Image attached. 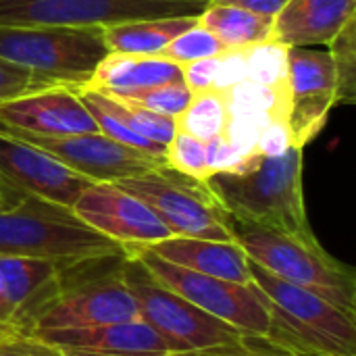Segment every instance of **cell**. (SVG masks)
<instances>
[{
  "label": "cell",
  "mask_w": 356,
  "mask_h": 356,
  "mask_svg": "<svg viewBox=\"0 0 356 356\" xmlns=\"http://www.w3.org/2000/svg\"><path fill=\"white\" fill-rule=\"evenodd\" d=\"M125 254L138 259L154 280H159L163 286L179 294L194 307L202 309L204 313L217 317L219 321L236 327L250 338H269V309L263 302L261 294L252 288V284H236L194 273L154 257L146 248H134Z\"/></svg>",
  "instance_id": "obj_9"
},
{
  "label": "cell",
  "mask_w": 356,
  "mask_h": 356,
  "mask_svg": "<svg viewBox=\"0 0 356 356\" xmlns=\"http://www.w3.org/2000/svg\"><path fill=\"white\" fill-rule=\"evenodd\" d=\"M13 334H19L15 323H13V317H10V311L6 307V300H4V294H2V286H0V340L6 338V336H13Z\"/></svg>",
  "instance_id": "obj_37"
},
{
  "label": "cell",
  "mask_w": 356,
  "mask_h": 356,
  "mask_svg": "<svg viewBox=\"0 0 356 356\" xmlns=\"http://www.w3.org/2000/svg\"><path fill=\"white\" fill-rule=\"evenodd\" d=\"M196 23V17L136 19L102 27L108 52L161 54L167 44Z\"/></svg>",
  "instance_id": "obj_22"
},
{
  "label": "cell",
  "mask_w": 356,
  "mask_h": 356,
  "mask_svg": "<svg viewBox=\"0 0 356 356\" xmlns=\"http://www.w3.org/2000/svg\"><path fill=\"white\" fill-rule=\"evenodd\" d=\"M65 265L71 263H58L38 257L0 254V286L17 332L23 313L38 300V296H42L52 286Z\"/></svg>",
  "instance_id": "obj_20"
},
{
  "label": "cell",
  "mask_w": 356,
  "mask_h": 356,
  "mask_svg": "<svg viewBox=\"0 0 356 356\" xmlns=\"http://www.w3.org/2000/svg\"><path fill=\"white\" fill-rule=\"evenodd\" d=\"M144 248L181 269L236 284H250V261L236 242L171 236Z\"/></svg>",
  "instance_id": "obj_17"
},
{
  "label": "cell",
  "mask_w": 356,
  "mask_h": 356,
  "mask_svg": "<svg viewBox=\"0 0 356 356\" xmlns=\"http://www.w3.org/2000/svg\"><path fill=\"white\" fill-rule=\"evenodd\" d=\"M288 117L296 148H307L327 125L336 106V73L330 50L292 46L288 50Z\"/></svg>",
  "instance_id": "obj_13"
},
{
  "label": "cell",
  "mask_w": 356,
  "mask_h": 356,
  "mask_svg": "<svg viewBox=\"0 0 356 356\" xmlns=\"http://www.w3.org/2000/svg\"><path fill=\"white\" fill-rule=\"evenodd\" d=\"M211 2H221V4H234V6H242L267 17H277L280 10L290 2V0H211Z\"/></svg>",
  "instance_id": "obj_36"
},
{
  "label": "cell",
  "mask_w": 356,
  "mask_h": 356,
  "mask_svg": "<svg viewBox=\"0 0 356 356\" xmlns=\"http://www.w3.org/2000/svg\"><path fill=\"white\" fill-rule=\"evenodd\" d=\"M0 254L79 263L119 257L125 250L81 223L71 209L19 196L13 204L0 207Z\"/></svg>",
  "instance_id": "obj_5"
},
{
  "label": "cell",
  "mask_w": 356,
  "mask_h": 356,
  "mask_svg": "<svg viewBox=\"0 0 356 356\" xmlns=\"http://www.w3.org/2000/svg\"><path fill=\"white\" fill-rule=\"evenodd\" d=\"M167 356H275V355H263L259 350L248 348V350H240V353H229V350H204V353H171ZM286 356V355H284Z\"/></svg>",
  "instance_id": "obj_38"
},
{
  "label": "cell",
  "mask_w": 356,
  "mask_h": 356,
  "mask_svg": "<svg viewBox=\"0 0 356 356\" xmlns=\"http://www.w3.org/2000/svg\"><path fill=\"white\" fill-rule=\"evenodd\" d=\"M248 79V63H246V48H232L219 54V67L215 75L213 90L225 94L240 81Z\"/></svg>",
  "instance_id": "obj_32"
},
{
  "label": "cell",
  "mask_w": 356,
  "mask_h": 356,
  "mask_svg": "<svg viewBox=\"0 0 356 356\" xmlns=\"http://www.w3.org/2000/svg\"><path fill=\"white\" fill-rule=\"evenodd\" d=\"M234 242L246 252L248 261L273 277L315 292L338 309L356 315L355 269L334 259L315 236L302 238L267 229L229 217Z\"/></svg>",
  "instance_id": "obj_4"
},
{
  "label": "cell",
  "mask_w": 356,
  "mask_h": 356,
  "mask_svg": "<svg viewBox=\"0 0 356 356\" xmlns=\"http://www.w3.org/2000/svg\"><path fill=\"white\" fill-rule=\"evenodd\" d=\"M223 52H225L223 44L209 29H204L196 21L184 33L173 38L167 44V48L161 52V56H165V58H169V60H173L177 65H186V63H192V60L219 56Z\"/></svg>",
  "instance_id": "obj_29"
},
{
  "label": "cell",
  "mask_w": 356,
  "mask_h": 356,
  "mask_svg": "<svg viewBox=\"0 0 356 356\" xmlns=\"http://www.w3.org/2000/svg\"><path fill=\"white\" fill-rule=\"evenodd\" d=\"M211 0H0V25H115L136 19L198 17Z\"/></svg>",
  "instance_id": "obj_10"
},
{
  "label": "cell",
  "mask_w": 356,
  "mask_h": 356,
  "mask_svg": "<svg viewBox=\"0 0 356 356\" xmlns=\"http://www.w3.org/2000/svg\"><path fill=\"white\" fill-rule=\"evenodd\" d=\"M250 284L269 309V342L286 353L356 356V315L323 296L286 284L250 263Z\"/></svg>",
  "instance_id": "obj_3"
},
{
  "label": "cell",
  "mask_w": 356,
  "mask_h": 356,
  "mask_svg": "<svg viewBox=\"0 0 356 356\" xmlns=\"http://www.w3.org/2000/svg\"><path fill=\"white\" fill-rule=\"evenodd\" d=\"M290 148H294V144H292V134H290L286 119H282V117L269 119L259 136L257 152L263 156H282Z\"/></svg>",
  "instance_id": "obj_33"
},
{
  "label": "cell",
  "mask_w": 356,
  "mask_h": 356,
  "mask_svg": "<svg viewBox=\"0 0 356 356\" xmlns=\"http://www.w3.org/2000/svg\"><path fill=\"white\" fill-rule=\"evenodd\" d=\"M217 67H219V56L186 63V65H181V81L186 83V88L192 94L209 92V90H213Z\"/></svg>",
  "instance_id": "obj_34"
},
{
  "label": "cell",
  "mask_w": 356,
  "mask_h": 356,
  "mask_svg": "<svg viewBox=\"0 0 356 356\" xmlns=\"http://www.w3.org/2000/svg\"><path fill=\"white\" fill-rule=\"evenodd\" d=\"M0 127L38 136L100 134L77 86L52 83L0 102Z\"/></svg>",
  "instance_id": "obj_15"
},
{
  "label": "cell",
  "mask_w": 356,
  "mask_h": 356,
  "mask_svg": "<svg viewBox=\"0 0 356 356\" xmlns=\"http://www.w3.org/2000/svg\"><path fill=\"white\" fill-rule=\"evenodd\" d=\"M192 96L194 94L179 79V81H169V83H163V86L138 92L134 96H125V98L134 100L136 104H140V106H144L148 111H154L159 115L177 119L186 111V106L190 104Z\"/></svg>",
  "instance_id": "obj_30"
},
{
  "label": "cell",
  "mask_w": 356,
  "mask_h": 356,
  "mask_svg": "<svg viewBox=\"0 0 356 356\" xmlns=\"http://www.w3.org/2000/svg\"><path fill=\"white\" fill-rule=\"evenodd\" d=\"M8 131V129H6ZM21 140L46 150L56 161L88 177L90 181H121L163 167L165 161L148 156L136 148L119 144L104 134L79 136H38L27 131H10Z\"/></svg>",
  "instance_id": "obj_14"
},
{
  "label": "cell",
  "mask_w": 356,
  "mask_h": 356,
  "mask_svg": "<svg viewBox=\"0 0 356 356\" xmlns=\"http://www.w3.org/2000/svg\"><path fill=\"white\" fill-rule=\"evenodd\" d=\"M52 83H60V81H54L50 77H44L40 73H33L25 67L13 65L0 58V102L33 92L44 86H52Z\"/></svg>",
  "instance_id": "obj_31"
},
{
  "label": "cell",
  "mask_w": 356,
  "mask_h": 356,
  "mask_svg": "<svg viewBox=\"0 0 356 356\" xmlns=\"http://www.w3.org/2000/svg\"><path fill=\"white\" fill-rule=\"evenodd\" d=\"M79 90V96L83 100V104L88 106V111L92 113L96 125H98V131L104 134L106 138L119 142V144H125L129 148H136L148 156H154L159 161H165V148L146 140L144 136H140L123 117L121 113L117 111V104L115 100L104 94V92H96V90H88V88H77Z\"/></svg>",
  "instance_id": "obj_23"
},
{
  "label": "cell",
  "mask_w": 356,
  "mask_h": 356,
  "mask_svg": "<svg viewBox=\"0 0 356 356\" xmlns=\"http://www.w3.org/2000/svg\"><path fill=\"white\" fill-rule=\"evenodd\" d=\"M0 356H63L54 346L27 336L13 334L0 340Z\"/></svg>",
  "instance_id": "obj_35"
},
{
  "label": "cell",
  "mask_w": 356,
  "mask_h": 356,
  "mask_svg": "<svg viewBox=\"0 0 356 356\" xmlns=\"http://www.w3.org/2000/svg\"><path fill=\"white\" fill-rule=\"evenodd\" d=\"M115 184L140 198L171 236L234 242L229 215L217 202L207 181L192 179L163 165Z\"/></svg>",
  "instance_id": "obj_8"
},
{
  "label": "cell",
  "mask_w": 356,
  "mask_h": 356,
  "mask_svg": "<svg viewBox=\"0 0 356 356\" xmlns=\"http://www.w3.org/2000/svg\"><path fill=\"white\" fill-rule=\"evenodd\" d=\"M165 165L181 175L207 181L211 177L207 142L177 131L165 148Z\"/></svg>",
  "instance_id": "obj_28"
},
{
  "label": "cell",
  "mask_w": 356,
  "mask_h": 356,
  "mask_svg": "<svg viewBox=\"0 0 356 356\" xmlns=\"http://www.w3.org/2000/svg\"><path fill=\"white\" fill-rule=\"evenodd\" d=\"M125 254L65 265L52 286L23 313L19 334L81 330L140 319L123 273Z\"/></svg>",
  "instance_id": "obj_1"
},
{
  "label": "cell",
  "mask_w": 356,
  "mask_h": 356,
  "mask_svg": "<svg viewBox=\"0 0 356 356\" xmlns=\"http://www.w3.org/2000/svg\"><path fill=\"white\" fill-rule=\"evenodd\" d=\"M286 356H309V355H294V353H288Z\"/></svg>",
  "instance_id": "obj_40"
},
{
  "label": "cell",
  "mask_w": 356,
  "mask_h": 356,
  "mask_svg": "<svg viewBox=\"0 0 356 356\" xmlns=\"http://www.w3.org/2000/svg\"><path fill=\"white\" fill-rule=\"evenodd\" d=\"M6 204H10V200H8V196L4 194V190L0 188V207H6Z\"/></svg>",
  "instance_id": "obj_39"
},
{
  "label": "cell",
  "mask_w": 356,
  "mask_h": 356,
  "mask_svg": "<svg viewBox=\"0 0 356 356\" xmlns=\"http://www.w3.org/2000/svg\"><path fill=\"white\" fill-rule=\"evenodd\" d=\"M302 148L282 156H263L244 173H215L209 190L223 211L240 221L292 236H315L302 190Z\"/></svg>",
  "instance_id": "obj_2"
},
{
  "label": "cell",
  "mask_w": 356,
  "mask_h": 356,
  "mask_svg": "<svg viewBox=\"0 0 356 356\" xmlns=\"http://www.w3.org/2000/svg\"><path fill=\"white\" fill-rule=\"evenodd\" d=\"M288 50L290 46L267 40L246 48L248 63V79L269 86V88H286L288 86Z\"/></svg>",
  "instance_id": "obj_27"
},
{
  "label": "cell",
  "mask_w": 356,
  "mask_h": 356,
  "mask_svg": "<svg viewBox=\"0 0 356 356\" xmlns=\"http://www.w3.org/2000/svg\"><path fill=\"white\" fill-rule=\"evenodd\" d=\"M227 125V104L223 94L209 90L194 94L186 111L177 117V131L194 136L202 142L223 136Z\"/></svg>",
  "instance_id": "obj_24"
},
{
  "label": "cell",
  "mask_w": 356,
  "mask_h": 356,
  "mask_svg": "<svg viewBox=\"0 0 356 356\" xmlns=\"http://www.w3.org/2000/svg\"><path fill=\"white\" fill-rule=\"evenodd\" d=\"M108 48L100 25H0V58L81 88Z\"/></svg>",
  "instance_id": "obj_7"
},
{
  "label": "cell",
  "mask_w": 356,
  "mask_h": 356,
  "mask_svg": "<svg viewBox=\"0 0 356 356\" xmlns=\"http://www.w3.org/2000/svg\"><path fill=\"white\" fill-rule=\"evenodd\" d=\"M336 73V106L356 100V17L327 44Z\"/></svg>",
  "instance_id": "obj_26"
},
{
  "label": "cell",
  "mask_w": 356,
  "mask_h": 356,
  "mask_svg": "<svg viewBox=\"0 0 356 356\" xmlns=\"http://www.w3.org/2000/svg\"><path fill=\"white\" fill-rule=\"evenodd\" d=\"M33 336L63 356H167L169 344L142 319L81 330H38Z\"/></svg>",
  "instance_id": "obj_16"
},
{
  "label": "cell",
  "mask_w": 356,
  "mask_h": 356,
  "mask_svg": "<svg viewBox=\"0 0 356 356\" xmlns=\"http://www.w3.org/2000/svg\"><path fill=\"white\" fill-rule=\"evenodd\" d=\"M121 273L131 296L136 298L140 319L146 321L173 353H240L252 348L259 340L219 321L163 286L134 257L125 254Z\"/></svg>",
  "instance_id": "obj_6"
},
{
  "label": "cell",
  "mask_w": 356,
  "mask_h": 356,
  "mask_svg": "<svg viewBox=\"0 0 356 356\" xmlns=\"http://www.w3.org/2000/svg\"><path fill=\"white\" fill-rule=\"evenodd\" d=\"M196 21L209 29L225 50L250 48L254 44L273 40V17L221 2H209Z\"/></svg>",
  "instance_id": "obj_21"
},
{
  "label": "cell",
  "mask_w": 356,
  "mask_h": 356,
  "mask_svg": "<svg viewBox=\"0 0 356 356\" xmlns=\"http://www.w3.org/2000/svg\"><path fill=\"white\" fill-rule=\"evenodd\" d=\"M179 79L181 65L161 54L106 52L81 88L113 96H134L138 92Z\"/></svg>",
  "instance_id": "obj_19"
},
{
  "label": "cell",
  "mask_w": 356,
  "mask_h": 356,
  "mask_svg": "<svg viewBox=\"0 0 356 356\" xmlns=\"http://www.w3.org/2000/svg\"><path fill=\"white\" fill-rule=\"evenodd\" d=\"M227 104V115L252 113V115H269V117H288V86L286 88H269L257 83L252 79H244L232 90L223 94Z\"/></svg>",
  "instance_id": "obj_25"
},
{
  "label": "cell",
  "mask_w": 356,
  "mask_h": 356,
  "mask_svg": "<svg viewBox=\"0 0 356 356\" xmlns=\"http://www.w3.org/2000/svg\"><path fill=\"white\" fill-rule=\"evenodd\" d=\"M90 184L94 181L75 173L46 150L0 127V188L10 204L19 196H31L73 209Z\"/></svg>",
  "instance_id": "obj_11"
},
{
  "label": "cell",
  "mask_w": 356,
  "mask_h": 356,
  "mask_svg": "<svg viewBox=\"0 0 356 356\" xmlns=\"http://www.w3.org/2000/svg\"><path fill=\"white\" fill-rule=\"evenodd\" d=\"M71 211L81 223L119 244L125 252L171 238V232L140 198L113 181L90 184Z\"/></svg>",
  "instance_id": "obj_12"
},
{
  "label": "cell",
  "mask_w": 356,
  "mask_h": 356,
  "mask_svg": "<svg viewBox=\"0 0 356 356\" xmlns=\"http://www.w3.org/2000/svg\"><path fill=\"white\" fill-rule=\"evenodd\" d=\"M356 17V0H290L273 21V40L286 46H327Z\"/></svg>",
  "instance_id": "obj_18"
}]
</instances>
